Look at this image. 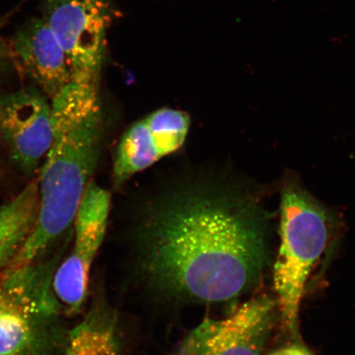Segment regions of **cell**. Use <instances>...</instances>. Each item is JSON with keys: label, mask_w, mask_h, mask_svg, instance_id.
I'll list each match as a JSON object with an SVG mask.
<instances>
[{"label": "cell", "mask_w": 355, "mask_h": 355, "mask_svg": "<svg viewBox=\"0 0 355 355\" xmlns=\"http://www.w3.org/2000/svg\"><path fill=\"white\" fill-rule=\"evenodd\" d=\"M192 184L146 204L130 234L137 283L174 305L223 303L255 286L268 263V223L255 193Z\"/></svg>", "instance_id": "obj_1"}, {"label": "cell", "mask_w": 355, "mask_h": 355, "mask_svg": "<svg viewBox=\"0 0 355 355\" xmlns=\"http://www.w3.org/2000/svg\"><path fill=\"white\" fill-rule=\"evenodd\" d=\"M101 135V108L55 135L42 170L37 220L11 265L41 259L73 223L98 161Z\"/></svg>", "instance_id": "obj_2"}, {"label": "cell", "mask_w": 355, "mask_h": 355, "mask_svg": "<svg viewBox=\"0 0 355 355\" xmlns=\"http://www.w3.org/2000/svg\"><path fill=\"white\" fill-rule=\"evenodd\" d=\"M335 224L332 213L288 173L281 188L279 247L273 285L284 325L298 334L302 300L311 272L327 245Z\"/></svg>", "instance_id": "obj_3"}, {"label": "cell", "mask_w": 355, "mask_h": 355, "mask_svg": "<svg viewBox=\"0 0 355 355\" xmlns=\"http://www.w3.org/2000/svg\"><path fill=\"white\" fill-rule=\"evenodd\" d=\"M60 259L10 265L0 272V354L66 344L53 288Z\"/></svg>", "instance_id": "obj_4"}, {"label": "cell", "mask_w": 355, "mask_h": 355, "mask_svg": "<svg viewBox=\"0 0 355 355\" xmlns=\"http://www.w3.org/2000/svg\"><path fill=\"white\" fill-rule=\"evenodd\" d=\"M111 13L109 0H46L44 19L65 53L72 80L99 84Z\"/></svg>", "instance_id": "obj_5"}, {"label": "cell", "mask_w": 355, "mask_h": 355, "mask_svg": "<svg viewBox=\"0 0 355 355\" xmlns=\"http://www.w3.org/2000/svg\"><path fill=\"white\" fill-rule=\"evenodd\" d=\"M277 309L276 301L260 296L228 318L206 319L189 332L174 355H263Z\"/></svg>", "instance_id": "obj_6"}, {"label": "cell", "mask_w": 355, "mask_h": 355, "mask_svg": "<svg viewBox=\"0 0 355 355\" xmlns=\"http://www.w3.org/2000/svg\"><path fill=\"white\" fill-rule=\"evenodd\" d=\"M110 202L107 190L89 182L73 220V250L53 278L58 300L71 312H77L85 302L92 265L105 236Z\"/></svg>", "instance_id": "obj_7"}, {"label": "cell", "mask_w": 355, "mask_h": 355, "mask_svg": "<svg viewBox=\"0 0 355 355\" xmlns=\"http://www.w3.org/2000/svg\"><path fill=\"white\" fill-rule=\"evenodd\" d=\"M54 139L51 105L39 89L0 93V140L20 171L32 174Z\"/></svg>", "instance_id": "obj_8"}, {"label": "cell", "mask_w": 355, "mask_h": 355, "mask_svg": "<svg viewBox=\"0 0 355 355\" xmlns=\"http://www.w3.org/2000/svg\"><path fill=\"white\" fill-rule=\"evenodd\" d=\"M190 117L179 110L162 108L132 125L119 141L113 166L115 187L154 165L184 145Z\"/></svg>", "instance_id": "obj_9"}, {"label": "cell", "mask_w": 355, "mask_h": 355, "mask_svg": "<svg viewBox=\"0 0 355 355\" xmlns=\"http://www.w3.org/2000/svg\"><path fill=\"white\" fill-rule=\"evenodd\" d=\"M11 59L51 100L72 80L63 49L44 19H33L19 31L10 48Z\"/></svg>", "instance_id": "obj_10"}, {"label": "cell", "mask_w": 355, "mask_h": 355, "mask_svg": "<svg viewBox=\"0 0 355 355\" xmlns=\"http://www.w3.org/2000/svg\"><path fill=\"white\" fill-rule=\"evenodd\" d=\"M39 210L37 184L0 207V272L10 266L33 228Z\"/></svg>", "instance_id": "obj_11"}, {"label": "cell", "mask_w": 355, "mask_h": 355, "mask_svg": "<svg viewBox=\"0 0 355 355\" xmlns=\"http://www.w3.org/2000/svg\"><path fill=\"white\" fill-rule=\"evenodd\" d=\"M100 108L99 84L71 80L52 99L54 135L76 125Z\"/></svg>", "instance_id": "obj_12"}, {"label": "cell", "mask_w": 355, "mask_h": 355, "mask_svg": "<svg viewBox=\"0 0 355 355\" xmlns=\"http://www.w3.org/2000/svg\"><path fill=\"white\" fill-rule=\"evenodd\" d=\"M89 317L67 336L64 355H116L112 325Z\"/></svg>", "instance_id": "obj_13"}, {"label": "cell", "mask_w": 355, "mask_h": 355, "mask_svg": "<svg viewBox=\"0 0 355 355\" xmlns=\"http://www.w3.org/2000/svg\"><path fill=\"white\" fill-rule=\"evenodd\" d=\"M65 344H48L21 350L20 352L0 355H55L60 349H64Z\"/></svg>", "instance_id": "obj_14"}, {"label": "cell", "mask_w": 355, "mask_h": 355, "mask_svg": "<svg viewBox=\"0 0 355 355\" xmlns=\"http://www.w3.org/2000/svg\"><path fill=\"white\" fill-rule=\"evenodd\" d=\"M10 59V48L4 44L2 40H0V79H1L3 73L7 72Z\"/></svg>", "instance_id": "obj_15"}, {"label": "cell", "mask_w": 355, "mask_h": 355, "mask_svg": "<svg viewBox=\"0 0 355 355\" xmlns=\"http://www.w3.org/2000/svg\"><path fill=\"white\" fill-rule=\"evenodd\" d=\"M270 355H312L308 349L299 345H293L290 347L277 350Z\"/></svg>", "instance_id": "obj_16"}]
</instances>
